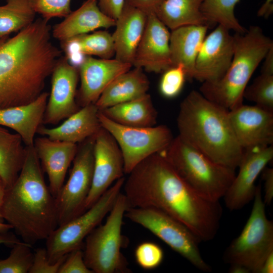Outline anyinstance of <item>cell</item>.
Segmentation results:
<instances>
[{
  "instance_id": "obj_27",
  "label": "cell",
  "mask_w": 273,
  "mask_h": 273,
  "mask_svg": "<svg viewBox=\"0 0 273 273\" xmlns=\"http://www.w3.org/2000/svg\"><path fill=\"white\" fill-rule=\"evenodd\" d=\"M61 44L65 57L77 68L86 56H96L109 59L115 56L112 35L106 30L80 35L61 42Z\"/></svg>"
},
{
  "instance_id": "obj_45",
  "label": "cell",
  "mask_w": 273,
  "mask_h": 273,
  "mask_svg": "<svg viewBox=\"0 0 273 273\" xmlns=\"http://www.w3.org/2000/svg\"><path fill=\"white\" fill-rule=\"evenodd\" d=\"M261 72L273 73V47H272L264 58Z\"/></svg>"
},
{
  "instance_id": "obj_25",
  "label": "cell",
  "mask_w": 273,
  "mask_h": 273,
  "mask_svg": "<svg viewBox=\"0 0 273 273\" xmlns=\"http://www.w3.org/2000/svg\"><path fill=\"white\" fill-rule=\"evenodd\" d=\"M208 27L207 25H188L171 30V66L181 64L187 79H193L195 61Z\"/></svg>"
},
{
  "instance_id": "obj_28",
  "label": "cell",
  "mask_w": 273,
  "mask_h": 273,
  "mask_svg": "<svg viewBox=\"0 0 273 273\" xmlns=\"http://www.w3.org/2000/svg\"><path fill=\"white\" fill-rule=\"evenodd\" d=\"M100 111L110 120L123 125L150 127L157 123V111L148 93Z\"/></svg>"
},
{
  "instance_id": "obj_24",
  "label": "cell",
  "mask_w": 273,
  "mask_h": 273,
  "mask_svg": "<svg viewBox=\"0 0 273 273\" xmlns=\"http://www.w3.org/2000/svg\"><path fill=\"white\" fill-rule=\"evenodd\" d=\"M95 104L84 106L72 114L59 126L48 128L40 125L37 133L53 140L73 144L82 143L95 135L101 128Z\"/></svg>"
},
{
  "instance_id": "obj_8",
  "label": "cell",
  "mask_w": 273,
  "mask_h": 273,
  "mask_svg": "<svg viewBox=\"0 0 273 273\" xmlns=\"http://www.w3.org/2000/svg\"><path fill=\"white\" fill-rule=\"evenodd\" d=\"M250 215L238 237L226 248L225 262L239 264L257 273L264 260L273 252V222L265 213L260 184L257 186Z\"/></svg>"
},
{
  "instance_id": "obj_49",
  "label": "cell",
  "mask_w": 273,
  "mask_h": 273,
  "mask_svg": "<svg viewBox=\"0 0 273 273\" xmlns=\"http://www.w3.org/2000/svg\"><path fill=\"white\" fill-rule=\"evenodd\" d=\"M12 230V226L7 223L0 222V231H9Z\"/></svg>"
},
{
  "instance_id": "obj_19",
  "label": "cell",
  "mask_w": 273,
  "mask_h": 273,
  "mask_svg": "<svg viewBox=\"0 0 273 273\" xmlns=\"http://www.w3.org/2000/svg\"><path fill=\"white\" fill-rule=\"evenodd\" d=\"M132 66L116 59L86 56L77 68L81 82L76 94L79 105L83 107L95 104L108 85Z\"/></svg>"
},
{
  "instance_id": "obj_31",
  "label": "cell",
  "mask_w": 273,
  "mask_h": 273,
  "mask_svg": "<svg viewBox=\"0 0 273 273\" xmlns=\"http://www.w3.org/2000/svg\"><path fill=\"white\" fill-rule=\"evenodd\" d=\"M36 14L29 0H7L0 6V38L30 25Z\"/></svg>"
},
{
  "instance_id": "obj_32",
  "label": "cell",
  "mask_w": 273,
  "mask_h": 273,
  "mask_svg": "<svg viewBox=\"0 0 273 273\" xmlns=\"http://www.w3.org/2000/svg\"><path fill=\"white\" fill-rule=\"evenodd\" d=\"M240 0H204L201 12L209 26L217 24L244 33L247 30L240 23L235 15V8Z\"/></svg>"
},
{
  "instance_id": "obj_37",
  "label": "cell",
  "mask_w": 273,
  "mask_h": 273,
  "mask_svg": "<svg viewBox=\"0 0 273 273\" xmlns=\"http://www.w3.org/2000/svg\"><path fill=\"white\" fill-rule=\"evenodd\" d=\"M29 1L36 14L48 21L55 17L64 18L71 12V0Z\"/></svg>"
},
{
  "instance_id": "obj_16",
  "label": "cell",
  "mask_w": 273,
  "mask_h": 273,
  "mask_svg": "<svg viewBox=\"0 0 273 273\" xmlns=\"http://www.w3.org/2000/svg\"><path fill=\"white\" fill-rule=\"evenodd\" d=\"M51 75V89L43 123L56 124L79 110L75 100L79 73L77 67L61 57Z\"/></svg>"
},
{
  "instance_id": "obj_30",
  "label": "cell",
  "mask_w": 273,
  "mask_h": 273,
  "mask_svg": "<svg viewBox=\"0 0 273 273\" xmlns=\"http://www.w3.org/2000/svg\"><path fill=\"white\" fill-rule=\"evenodd\" d=\"M203 1L165 0L155 14L171 30L188 25L209 26L200 10Z\"/></svg>"
},
{
  "instance_id": "obj_39",
  "label": "cell",
  "mask_w": 273,
  "mask_h": 273,
  "mask_svg": "<svg viewBox=\"0 0 273 273\" xmlns=\"http://www.w3.org/2000/svg\"><path fill=\"white\" fill-rule=\"evenodd\" d=\"M58 273H94L86 265L81 248L75 249L66 256Z\"/></svg>"
},
{
  "instance_id": "obj_10",
  "label": "cell",
  "mask_w": 273,
  "mask_h": 273,
  "mask_svg": "<svg viewBox=\"0 0 273 273\" xmlns=\"http://www.w3.org/2000/svg\"><path fill=\"white\" fill-rule=\"evenodd\" d=\"M124 216L149 230L194 267L203 271H211V267L200 251L201 241L179 220L153 208L129 207Z\"/></svg>"
},
{
  "instance_id": "obj_13",
  "label": "cell",
  "mask_w": 273,
  "mask_h": 273,
  "mask_svg": "<svg viewBox=\"0 0 273 273\" xmlns=\"http://www.w3.org/2000/svg\"><path fill=\"white\" fill-rule=\"evenodd\" d=\"M94 156L93 180L85 203V210L92 207L125 174L124 160L119 147L112 135L103 127L95 135Z\"/></svg>"
},
{
  "instance_id": "obj_18",
  "label": "cell",
  "mask_w": 273,
  "mask_h": 273,
  "mask_svg": "<svg viewBox=\"0 0 273 273\" xmlns=\"http://www.w3.org/2000/svg\"><path fill=\"white\" fill-rule=\"evenodd\" d=\"M170 35L168 28L155 13L148 15L132 66L154 73L163 72L171 67Z\"/></svg>"
},
{
  "instance_id": "obj_43",
  "label": "cell",
  "mask_w": 273,
  "mask_h": 273,
  "mask_svg": "<svg viewBox=\"0 0 273 273\" xmlns=\"http://www.w3.org/2000/svg\"><path fill=\"white\" fill-rule=\"evenodd\" d=\"M21 241L13 233L0 231V245L4 244L12 247Z\"/></svg>"
},
{
  "instance_id": "obj_48",
  "label": "cell",
  "mask_w": 273,
  "mask_h": 273,
  "mask_svg": "<svg viewBox=\"0 0 273 273\" xmlns=\"http://www.w3.org/2000/svg\"><path fill=\"white\" fill-rule=\"evenodd\" d=\"M6 189V187L5 184L2 180L0 178V222H5V221L1 215V209Z\"/></svg>"
},
{
  "instance_id": "obj_38",
  "label": "cell",
  "mask_w": 273,
  "mask_h": 273,
  "mask_svg": "<svg viewBox=\"0 0 273 273\" xmlns=\"http://www.w3.org/2000/svg\"><path fill=\"white\" fill-rule=\"evenodd\" d=\"M66 256L55 263H51L48 259L46 248H38L34 252L29 273H58Z\"/></svg>"
},
{
  "instance_id": "obj_9",
  "label": "cell",
  "mask_w": 273,
  "mask_h": 273,
  "mask_svg": "<svg viewBox=\"0 0 273 273\" xmlns=\"http://www.w3.org/2000/svg\"><path fill=\"white\" fill-rule=\"evenodd\" d=\"M125 178L116 181L89 208L67 223L58 226L46 239V249L51 263L81 248L88 235L101 224L121 192Z\"/></svg>"
},
{
  "instance_id": "obj_4",
  "label": "cell",
  "mask_w": 273,
  "mask_h": 273,
  "mask_svg": "<svg viewBox=\"0 0 273 273\" xmlns=\"http://www.w3.org/2000/svg\"><path fill=\"white\" fill-rule=\"evenodd\" d=\"M229 112L192 90L180 105L178 135L214 162L236 170L244 150L236 138Z\"/></svg>"
},
{
  "instance_id": "obj_12",
  "label": "cell",
  "mask_w": 273,
  "mask_h": 273,
  "mask_svg": "<svg viewBox=\"0 0 273 273\" xmlns=\"http://www.w3.org/2000/svg\"><path fill=\"white\" fill-rule=\"evenodd\" d=\"M95 135L88 138L78 148L69 178L55 197L58 226L83 213L89 193L94 171Z\"/></svg>"
},
{
  "instance_id": "obj_47",
  "label": "cell",
  "mask_w": 273,
  "mask_h": 273,
  "mask_svg": "<svg viewBox=\"0 0 273 273\" xmlns=\"http://www.w3.org/2000/svg\"><path fill=\"white\" fill-rule=\"evenodd\" d=\"M229 272L231 273H249L250 271L245 267L239 265H230Z\"/></svg>"
},
{
  "instance_id": "obj_5",
  "label": "cell",
  "mask_w": 273,
  "mask_h": 273,
  "mask_svg": "<svg viewBox=\"0 0 273 273\" xmlns=\"http://www.w3.org/2000/svg\"><path fill=\"white\" fill-rule=\"evenodd\" d=\"M235 49L224 76L215 82L202 83L199 92L207 99L228 110L243 104L244 90L253 73L273 47L272 40L258 26L234 35Z\"/></svg>"
},
{
  "instance_id": "obj_29",
  "label": "cell",
  "mask_w": 273,
  "mask_h": 273,
  "mask_svg": "<svg viewBox=\"0 0 273 273\" xmlns=\"http://www.w3.org/2000/svg\"><path fill=\"white\" fill-rule=\"evenodd\" d=\"M23 144L19 134L0 125V178L6 188L14 183L23 165L26 154Z\"/></svg>"
},
{
  "instance_id": "obj_7",
  "label": "cell",
  "mask_w": 273,
  "mask_h": 273,
  "mask_svg": "<svg viewBox=\"0 0 273 273\" xmlns=\"http://www.w3.org/2000/svg\"><path fill=\"white\" fill-rule=\"evenodd\" d=\"M128 207L126 198L121 192L105 223L97 226L86 237L84 260L94 273L131 272L121 251L126 243L122 225Z\"/></svg>"
},
{
  "instance_id": "obj_41",
  "label": "cell",
  "mask_w": 273,
  "mask_h": 273,
  "mask_svg": "<svg viewBox=\"0 0 273 273\" xmlns=\"http://www.w3.org/2000/svg\"><path fill=\"white\" fill-rule=\"evenodd\" d=\"M165 0H125V4L135 7L147 15L155 13Z\"/></svg>"
},
{
  "instance_id": "obj_33",
  "label": "cell",
  "mask_w": 273,
  "mask_h": 273,
  "mask_svg": "<svg viewBox=\"0 0 273 273\" xmlns=\"http://www.w3.org/2000/svg\"><path fill=\"white\" fill-rule=\"evenodd\" d=\"M243 98L273 112V73L261 72L252 83L247 86Z\"/></svg>"
},
{
  "instance_id": "obj_40",
  "label": "cell",
  "mask_w": 273,
  "mask_h": 273,
  "mask_svg": "<svg viewBox=\"0 0 273 273\" xmlns=\"http://www.w3.org/2000/svg\"><path fill=\"white\" fill-rule=\"evenodd\" d=\"M100 10L115 19L117 18L124 5L125 0H97Z\"/></svg>"
},
{
  "instance_id": "obj_1",
  "label": "cell",
  "mask_w": 273,
  "mask_h": 273,
  "mask_svg": "<svg viewBox=\"0 0 273 273\" xmlns=\"http://www.w3.org/2000/svg\"><path fill=\"white\" fill-rule=\"evenodd\" d=\"M129 207L161 210L186 225L201 241L215 237L222 209L201 195L177 172L162 152L138 164L123 188Z\"/></svg>"
},
{
  "instance_id": "obj_35",
  "label": "cell",
  "mask_w": 273,
  "mask_h": 273,
  "mask_svg": "<svg viewBox=\"0 0 273 273\" xmlns=\"http://www.w3.org/2000/svg\"><path fill=\"white\" fill-rule=\"evenodd\" d=\"M159 89L164 97L172 99L181 92L187 78L184 66L181 64L171 66L163 72Z\"/></svg>"
},
{
  "instance_id": "obj_21",
  "label": "cell",
  "mask_w": 273,
  "mask_h": 273,
  "mask_svg": "<svg viewBox=\"0 0 273 273\" xmlns=\"http://www.w3.org/2000/svg\"><path fill=\"white\" fill-rule=\"evenodd\" d=\"M148 15L125 3L116 19L112 34L116 60L132 66L135 52L146 27Z\"/></svg>"
},
{
  "instance_id": "obj_2",
  "label": "cell",
  "mask_w": 273,
  "mask_h": 273,
  "mask_svg": "<svg viewBox=\"0 0 273 273\" xmlns=\"http://www.w3.org/2000/svg\"><path fill=\"white\" fill-rule=\"evenodd\" d=\"M48 21L41 17L0 38V109L28 104L43 92L62 54Z\"/></svg>"
},
{
  "instance_id": "obj_20",
  "label": "cell",
  "mask_w": 273,
  "mask_h": 273,
  "mask_svg": "<svg viewBox=\"0 0 273 273\" xmlns=\"http://www.w3.org/2000/svg\"><path fill=\"white\" fill-rule=\"evenodd\" d=\"M33 146L48 175L50 190L55 198L64 185L67 170L76 154L77 145L43 136L35 139Z\"/></svg>"
},
{
  "instance_id": "obj_34",
  "label": "cell",
  "mask_w": 273,
  "mask_h": 273,
  "mask_svg": "<svg viewBox=\"0 0 273 273\" xmlns=\"http://www.w3.org/2000/svg\"><path fill=\"white\" fill-rule=\"evenodd\" d=\"M32 246L23 241L14 244L8 257L0 260V273L29 272L34 255Z\"/></svg>"
},
{
  "instance_id": "obj_26",
  "label": "cell",
  "mask_w": 273,
  "mask_h": 273,
  "mask_svg": "<svg viewBox=\"0 0 273 273\" xmlns=\"http://www.w3.org/2000/svg\"><path fill=\"white\" fill-rule=\"evenodd\" d=\"M148 78L140 67L121 74L103 92L95 103L99 110L140 98L149 88Z\"/></svg>"
},
{
  "instance_id": "obj_17",
  "label": "cell",
  "mask_w": 273,
  "mask_h": 273,
  "mask_svg": "<svg viewBox=\"0 0 273 273\" xmlns=\"http://www.w3.org/2000/svg\"><path fill=\"white\" fill-rule=\"evenodd\" d=\"M230 123L243 150L273 145V112L256 105H241L230 110Z\"/></svg>"
},
{
  "instance_id": "obj_22",
  "label": "cell",
  "mask_w": 273,
  "mask_h": 273,
  "mask_svg": "<svg viewBox=\"0 0 273 273\" xmlns=\"http://www.w3.org/2000/svg\"><path fill=\"white\" fill-rule=\"evenodd\" d=\"M115 21L100 10L97 0H86L62 22L54 25L52 35L62 42L99 28L113 27Z\"/></svg>"
},
{
  "instance_id": "obj_23",
  "label": "cell",
  "mask_w": 273,
  "mask_h": 273,
  "mask_svg": "<svg viewBox=\"0 0 273 273\" xmlns=\"http://www.w3.org/2000/svg\"><path fill=\"white\" fill-rule=\"evenodd\" d=\"M49 96L43 92L28 104L0 109V125L14 130L26 146H33L35 135L43 123Z\"/></svg>"
},
{
  "instance_id": "obj_36",
  "label": "cell",
  "mask_w": 273,
  "mask_h": 273,
  "mask_svg": "<svg viewBox=\"0 0 273 273\" xmlns=\"http://www.w3.org/2000/svg\"><path fill=\"white\" fill-rule=\"evenodd\" d=\"M136 263L142 268L151 270L158 267L162 262L164 253L161 247L151 242L140 244L134 251Z\"/></svg>"
},
{
  "instance_id": "obj_15",
  "label": "cell",
  "mask_w": 273,
  "mask_h": 273,
  "mask_svg": "<svg viewBox=\"0 0 273 273\" xmlns=\"http://www.w3.org/2000/svg\"><path fill=\"white\" fill-rule=\"evenodd\" d=\"M272 158L273 145L244 150L239 172L223 197L229 210L240 209L254 199L256 180Z\"/></svg>"
},
{
  "instance_id": "obj_46",
  "label": "cell",
  "mask_w": 273,
  "mask_h": 273,
  "mask_svg": "<svg viewBox=\"0 0 273 273\" xmlns=\"http://www.w3.org/2000/svg\"><path fill=\"white\" fill-rule=\"evenodd\" d=\"M273 272V252L271 253L264 260L257 273Z\"/></svg>"
},
{
  "instance_id": "obj_42",
  "label": "cell",
  "mask_w": 273,
  "mask_h": 273,
  "mask_svg": "<svg viewBox=\"0 0 273 273\" xmlns=\"http://www.w3.org/2000/svg\"><path fill=\"white\" fill-rule=\"evenodd\" d=\"M264 180L263 200L265 204H270L273 198V169L264 168L261 172Z\"/></svg>"
},
{
  "instance_id": "obj_44",
  "label": "cell",
  "mask_w": 273,
  "mask_h": 273,
  "mask_svg": "<svg viewBox=\"0 0 273 273\" xmlns=\"http://www.w3.org/2000/svg\"><path fill=\"white\" fill-rule=\"evenodd\" d=\"M273 13V0H265L257 11V16L268 18Z\"/></svg>"
},
{
  "instance_id": "obj_6",
  "label": "cell",
  "mask_w": 273,
  "mask_h": 273,
  "mask_svg": "<svg viewBox=\"0 0 273 273\" xmlns=\"http://www.w3.org/2000/svg\"><path fill=\"white\" fill-rule=\"evenodd\" d=\"M162 153L191 187L213 201L224 197L236 175L235 170L214 162L178 135Z\"/></svg>"
},
{
  "instance_id": "obj_14",
  "label": "cell",
  "mask_w": 273,
  "mask_h": 273,
  "mask_svg": "<svg viewBox=\"0 0 273 273\" xmlns=\"http://www.w3.org/2000/svg\"><path fill=\"white\" fill-rule=\"evenodd\" d=\"M234 49V35L218 25L204 39L195 61L193 79L202 83L221 79L231 65Z\"/></svg>"
},
{
  "instance_id": "obj_11",
  "label": "cell",
  "mask_w": 273,
  "mask_h": 273,
  "mask_svg": "<svg viewBox=\"0 0 273 273\" xmlns=\"http://www.w3.org/2000/svg\"><path fill=\"white\" fill-rule=\"evenodd\" d=\"M98 116L102 127L112 135L119 147L126 174L149 156L165 150L174 138L170 129L165 125H123L110 120L100 110Z\"/></svg>"
},
{
  "instance_id": "obj_3",
  "label": "cell",
  "mask_w": 273,
  "mask_h": 273,
  "mask_svg": "<svg viewBox=\"0 0 273 273\" xmlns=\"http://www.w3.org/2000/svg\"><path fill=\"white\" fill-rule=\"evenodd\" d=\"M1 213L22 241L32 246L46 240L58 226L55 198L45 183L34 146H26L23 165L6 189Z\"/></svg>"
}]
</instances>
